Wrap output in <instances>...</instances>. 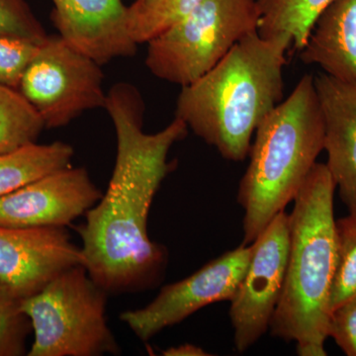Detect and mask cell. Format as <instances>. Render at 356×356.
Here are the masks:
<instances>
[{
  "mask_svg": "<svg viewBox=\"0 0 356 356\" xmlns=\"http://www.w3.org/2000/svg\"><path fill=\"white\" fill-rule=\"evenodd\" d=\"M247 271L229 314L238 353L254 346L270 327L283 286L289 257V214L282 211L252 243Z\"/></svg>",
  "mask_w": 356,
  "mask_h": 356,
  "instance_id": "8",
  "label": "cell"
},
{
  "mask_svg": "<svg viewBox=\"0 0 356 356\" xmlns=\"http://www.w3.org/2000/svg\"><path fill=\"white\" fill-rule=\"evenodd\" d=\"M43 119L19 89L0 83V154L35 144Z\"/></svg>",
  "mask_w": 356,
  "mask_h": 356,
  "instance_id": "17",
  "label": "cell"
},
{
  "mask_svg": "<svg viewBox=\"0 0 356 356\" xmlns=\"http://www.w3.org/2000/svg\"><path fill=\"white\" fill-rule=\"evenodd\" d=\"M76 266H84L83 252L65 228L0 226V281L18 298L33 296Z\"/></svg>",
  "mask_w": 356,
  "mask_h": 356,
  "instance_id": "11",
  "label": "cell"
},
{
  "mask_svg": "<svg viewBox=\"0 0 356 356\" xmlns=\"http://www.w3.org/2000/svg\"><path fill=\"white\" fill-rule=\"evenodd\" d=\"M252 252V243H242L188 277L161 288L158 296L147 306L123 312L120 320L138 339L147 341L204 307L231 301L245 276Z\"/></svg>",
  "mask_w": 356,
  "mask_h": 356,
  "instance_id": "9",
  "label": "cell"
},
{
  "mask_svg": "<svg viewBox=\"0 0 356 356\" xmlns=\"http://www.w3.org/2000/svg\"><path fill=\"white\" fill-rule=\"evenodd\" d=\"M291 48L284 35H247L205 76L182 88L175 118L227 161H245L257 127L282 102Z\"/></svg>",
  "mask_w": 356,
  "mask_h": 356,
  "instance_id": "2",
  "label": "cell"
},
{
  "mask_svg": "<svg viewBox=\"0 0 356 356\" xmlns=\"http://www.w3.org/2000/svg\"><path fill=\"white\" fill-rule=\"evenodd\" d=\"M165 356H207L210 353H206L200 346L195 344L184 343L180 346H172L163 351Z\"/></svg>",
  "mask_w": 356,
  "mask_h": 356,
  "instance_id": "24",
  "label": "cell"
},
{
  "mask_svg": "<svg viewBox=\"0 0 356 356\" xmlns=\"http://www.w3.org/2000/svg\"><path fill=\"white\" fill-rule=\"evenodd\" d=\"M102 67L58 35H48L26 67L18 89L38 111L44 127H65L83 112L104 108Z\"/></svg>",
  "mask_w": 356,
  "mask_h": 356,
  "instance_id": "7",
  "label": "cell"
},
{
  "mask_svg": "<svg viewBox=\"0 0 356 356\" xmlns=\"http://www.w3.org/2000/svg\"><path fill=\"white\" fill-rule=\"evenodd\" d=\"M337 186L325 163H316L289 214L290 248L284 286L271 320V336L295 341L301 356H325L330 296L337 261Z\"/></svg>",
  "mask_w": 356,
  "mask_h": 356,
  "instance_id": "3",
  "label": "cell"
},
{
  "mask_svg": "<svg viewBox=\"0 0 356 356\" xmlns=\"http://www.w3.org/2000/svg\"><path fill=\"white\" fill-rule=\"evenodd\" d=\"M105 109L116 133L108 187L77 228L84 267L108 294L154 289L165 276L168 250L153 242L147 221L154 196L172 170L168 154L188 133L180 119L158 133L144 131L145 103L132 84H115Z\"/></svg>",
  "mask_w": 356,
  "mask_h": 356,
  "instance_id": "1",
  "label": "cell"
},
{
  "mask_svg": "<svg viewBox=\"0 0 356 356\" xmlns=\"http://www.w3.org/2000/svg\"><path fill=\"white\" fill-rule=\"evenodd\" d=\"M259 18L257 0H205L147 42V70L168 83L191 86L257 31Z\"/></svg>",
  "mask_w": 356,
  "mask_h": 356,
  "instance_id": "6",
  "label": "cell"
},
{
  "mask_svg": "<svg viewBox=\"0 0 356 356\" xmlns=\"http://www.w3.org/2000/svg\"><path fill=\"white\" fill-rule=\"evenodd\" d=\"M74 147L64 142L35 144L0 154V198L26 184L72 165Z\"/></svg>",
  "mask_w": 356,
  "mask_h": 356,
  "instance_id": "15",
  "label": "cell"
},
{
  "mask_svg": "<svg viewBox=\"0 0 356 356\" xmlns=\"http://www.w3.org/2000/svg\"><path fill=\"white\" fill-rule=\"evenodd\" d=\"M0 35L35 43L48 36L26 0H0Z\"/></svg>",
  "mask_w": 356,
  "mask_h": 356,
  "instance_id": "21",
  "label": "cell"
},
{
  "mask_svg": "<svg viewBox=\"0 0 356 356\" xmlns=\"http://www.w3.org/2000/svg\"><path fill=\"white\" fill-rule=\"evenodd\" d=\"M102 197L88 170L70 165L0 198V226L65 228Z\"/></svg>",
  "mask_w": 356,
  "mask_h": 356,
  "instance_id": "10",
  "label": "cell"
},
{
  "mask_svg": "<svg viewBox=\"0 0 356 356\" xmlns=\"http://www.w3.org/2000/svg\"><path fill=\"white\" fill-rule=\"evenodd\" d=\"M324 119L327 170L348 210L356 207V84L314 76Z\"/></svg>",
  "mask_w": 356,
  "mask_h": 356,
  "instance_id": "13",
  "label": "cell"
},
{
  "mask_svg": "<svg viewBox=\"0 0 356 356\" xmlns=\"http://www.w3.org/2000/svg\"><path fill=\"white\" fill-rule=\"evenodd\" d=\"M300 60L356 84V0H334L318 16Z\"/></svg>",
  "mask_w": 356,
  "mask_h": 356,
  "instance_id": "14",
  "label": "cell"
},
{
  "mask_svg": "<svg viewBox=\"0 0 356 356\" xmlns=\"http://www.w3.org/2000/svg\"><path fill=\"white\" fill-rule=\"evenodd\" d=\"M21 301L0 281V356L27 355L26 343L32 325Z\"/></svg>",
  "mask_w": 356,
  "mask_h": 356,
  "instance_id": "20",
  "label": "cell"
},
{
  "mask_svg": "<svg viewBox=\"0 0 356 356\" xmlns=\"http://www.w3.org/2000/svg\"><path fill=\"white\" fill-rule=\"evenodd\" d=\"M51 21L70 47L104 65L114 58L133 57L138 44L126 23L122 0H51Z\"/></svg>",
  "mask_w": 356,
  "mask_h": 356,
  "instance_id": "12",
  "label": "cell"
},
{
  "mask_svg": "<svg viewBox=\"0 0 356 356\" xmlns=\"http://www.w3.org/2000/svg\"><path fill=\"white\" fill-rule=\"evenodd\" d=\"M334 0H257L261 18L257 32L262 38L284 36L301 51L314 23Z\"/></svg>",
  "mask_w": 356,
  "mask_h": 356,
  "instance_id": "16",
  "label": "cell"
},
{
  "mask_svg": "<svg viewBox=\"0 0 356 356\" xmlns=\"http://www.w3.org/2000/svg\"><path fill=\"white\" fill-rule=\"evenodd\" d=\"M324 139L314 76L307 74L255 131L250 163L238 191V203L245 213L243 245L254 243L294 201L324 151Z\"/></svg>",
  "mask_w": 356,
  "mask_h": 356,
  "instance_id": "4",
  "label": "cell"
},
{
  "mask_svg": "<svg viewBox=\"0 0 356 356\" xmlns=\"http://www.w3.org/2000/svg\"><path fill=\"white\" fill-rule=\"evenodd\" d=\"M39 44L0 35V83L18 89L21 76Z\"/></svg>",
  "mask_w": 356,
  "mask_h": 356,
  "instance_id": "22",
  "label": "cell"
},
{
  "mask_svg": "<svg viewBox=\"0 0 356 356\" xmlns=\"http://www.w3.org/2000/svg\"><path fill=\"white\" fill-rule=\"evenodd\" d=\"M329 337L348 356H356V293L331 312Z\"/></svg>",
  "mask_w": 356,
  "mask_h": 356,
  "instance_id": "23",
  "label": "cell"
},
{
  "mask_svg": "<svg viewBox=\"0 0 356 356\" xmlns=\"http://www.w3.org/2000/svg\"><path fill=\"white\" fill-rule=\"evenodd\" d=\"M205 0H135L126 11L129 34L136 44H147L188 15Z\"/></svg>",
  "mask_w": 356,
  "mask_h": 356,
  "instance_id": "18",
  "label": "cell"
},
{
  "mask_svg": "<svg viewBox=\"0 0 356 356\" xmlns=\"http://www.w3.org/2000/svg\"><path fill=\"white\" fill-rule=\"evenodd\" d=\"M348 216L337 220V261L330 310L343 304L356 293V207Z\"/></svg>",
  "mask_w": 356,
  "mask_h": 356,
  "instance_id": "19",
  "label": "cell"
},
{
  "mask_svg": "<svg viewBox=\"0 0 356 356\" xmlns=\"http://www.w3.org/2000/svg\"><path fill=\"white\" fill-rule=\"evenodd\" d=\"M108 293L83 266L70 267L21 301L31 322L29 356L118 355L121 348L107 323Z\"/></svg>",
  "mask_w": 356,
  "mask_h": 356,
  "instance_id": "5",
  "label": "cell"
}]
</instances>
